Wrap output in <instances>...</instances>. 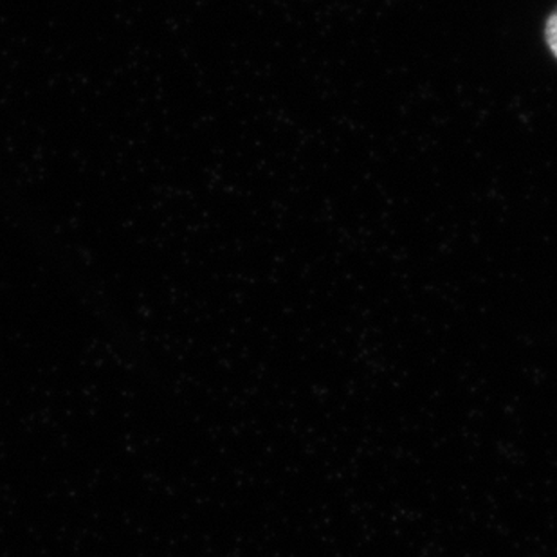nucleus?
<instances>
[{
    "label": "nucleus",
    "instance_id": "nucleus-1",
    "mask_svg": "<svg viewBox=\"0 0 557 557\" xmlns=\"http://www.w3.org/2000/svg\"><path fill=\"white\" fill-rule=\"evenodd\" d=\"M545 40H547L550 53H553L557 60V8L550 13L547 24H545Z\"/></svg>",
    "mask_w": 557,
    "mask_h": 557
}]
</instances>
